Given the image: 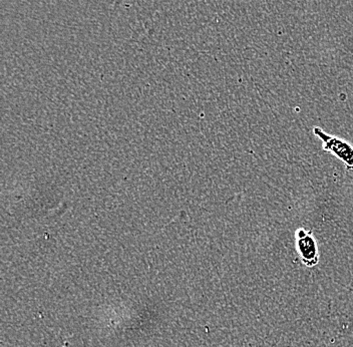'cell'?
<instances>
[{"label":"cell","mask_w":353,"mask_h":347,"mask_svg":"<svg viewBox=\"0 0 353 347\" xmlns=\"http://www.w3.org/2000/svg\"><path fill=\"white\" fill-rule=\"evenodd\" d=\"M313 134L321 141L322 150L330 152L341 160L347 171H353V146L343 139L327 134L320 127L313 129Z\"/></svg>","instance_id":"6da1fadb"},{"label":"cell","mask_w":353,"mask_h":347,"mask_svg":"<svg viewBox=\"0 0 353 347\" xmlns=\"http://www.w3.org/2000/svg\"><path fill=\"white\" fill-rule=\"evenodd\" d=\"M295 250L304 266H316L319 262V243L311 230L298 228L295 231Z\"/></svg>","instance_id":"7a4b0ae2"}]
</instances>
